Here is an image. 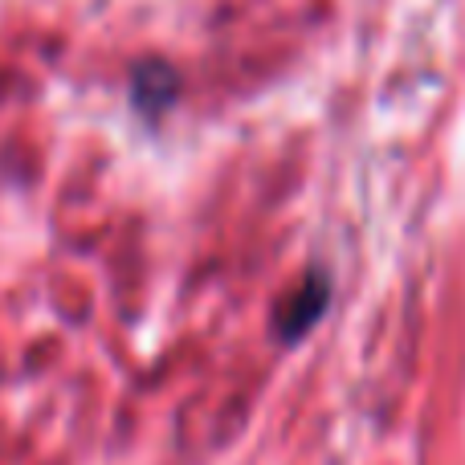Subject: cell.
Instances as JSON below:
<instances>
[{"instance_id": "cell-2", "label": "cell", "mask_w": 465, "mask_h": 465, "mask_svg": "<svg viewBox=\"0 0 465 465\" xmlns=\"http://www.w3.org/2000/svg\"><path fill=\"white\" fill-rule=\"evenodd\" d=\"M176 90H180V82L168 62H139L135 74H131V98H135V106L147 114L172 106Z\"/></svg>"}, {"instance_id": "cell-1", "label": "cell", "mask_w": 465, "mask_h": 465, "mask_svg": "<svg viewBox=\"0 0 465 465\" xmlns=\"http://www.w3.org/2000/svg\"><path fill=\"white\" fill-rule=\"evenodd\" d=\"M327 302H331V282L322 278L319 270H311L302 278V286L294 290V294L282 302L278 319H273V327H278V335L286 339V343H298V339L306 335V331L314 327V322L327 314Z\"/></svg>"}]
</instances>
